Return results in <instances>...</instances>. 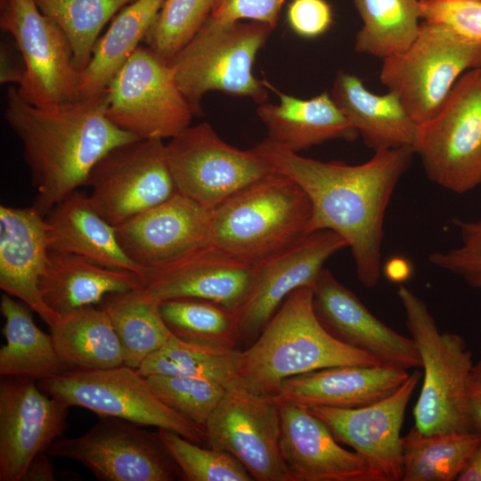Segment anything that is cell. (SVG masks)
I'll use <instances>...</instances> for the list:
<instances>
[{"mask_svg":"<svg viewBox=\"0 0 481 481\" xmlns=\"http://www.w3.org/2000/svg\"><path fill=\"white\" fill-rule=\"evenodd\" d=\"M1 313L6 343L0 349L1 377H21L40 381L68 371L52 338L35 323L30 308L4 293Z\"/></svg>","mask_w":481,"mask_h":481,"instance_id":"obj_30","label":"cell"},{"mask_svg":"<svg viewBox=\"0 0 481 481\" xmlns=\"http://www.w3.org/2000/svg\"><path fill=\"white\" fill-rule=\"evenodd\" d=\"M166 150L177 192L209 210L274 172L253 149L228 144L208 122L187 126Z\"/></svg>","mask_w":481,"mask_h":481,"instance_id":"obj_11","label":"cell"},{"mask_svg":"<svg viewBox=\"0 0 481 481\" xmlns=\"http://www.w3.org/2000/svg\"><path fill=\"white\" fill-rule=\"evenodd\" d=\"M420 9L421 20L444 24L481 42V0H420Z\"/></svg>","mask_w":481,"mask_h":481,"instance_id":"obj_42","label":"cell"},{"mask_svg":"<svg viewBox=\"0 0 481 481\" xmlns=\"http://www.w3.org/2000/svg\"><path fill=\"white\" fill-rule=\"evenodd\" d=\"M159 436L187 481H252L245 467L229 452L200 444L173 431L159 428Z\"/></svg>","mask_w":481,"mask_h":481,"instance_id":"obj_38","label":"cell"},{"mask_svg":"<svg viewBox=\"0 0 481 481\" xmlns=\"http://www.w3.org/2000/svg\"><path fill=\"white\" fill-rule=\"evenodd\" d=\"M210 210L177 193L116 227L126 255L143 269L209 245Z\"/></svg>","mask_w":481,"mask_h":481,"instance_id":"obj_22","label":"cell"},{"mask_svg":"<svg viewBox=\"0 0 481 481\" xmlns=\"http://www.w3.org/2000/svg\"><path fill=\"white\" fill-rule=\"evenodd\" d=\"M311 218L304 190L273 172L210 210L209 245L256 265L310 233Z\"/></svg>","mask_w":481,"mask_h":481,"instance_id":"obj_4","label":"cell"},{"mask_svg":"<svg viewBox=\"0 0 481 481\" xmlns=\"http://www.w3.org/2000/svg\"><path fill=\"white\" fill-rule=\"evenodd\" d=\"M0 10V27L12 36L25 64L20 94L37 107L78 99L80 70L60 27L35 0H1Z\"/></svg>","mask_w":481,"mask_h":481,"instance_id":"obj_14","label":"cell"},{"mask_svg":"<svg viewBox=\"0 0 481 481\" xmlns=\"http://www.w3.org/2000/svg\"><path fill=\"white\" fill-rule=\"evenodd\" d=\"M313 307L324 329L340 342L373 356L380 364L421 367L414 340L375 317L358 297L322 268L313 286Z\"/></svg>","mask_w":481,"mask_h":481,"instance_id":"obj_19","label":"cell"},{"mask_svg":"<svg viewBox=\"0 0 481 481\" xmlns=\"http://www.w3.org/2000/svg\"><path fill=\"white\" fill-rule=\"evenodd\" d=\"M142 427L118 418L100 417L86 433L57 439L47 452L82 464L102 481L183 479L159 433Z\"/></svg>","mask_w":481,"mask_h":481,"instance_id":"obj_12","label":"cell"},{"mask_svg":"<svg viewBox=\"0 0 481 481\" xmlns=\"http://www.w3.org/2000/svg\"><path fill=\"white\" fill-rule=\"evenodd\" d=\"M37 384L45 394L69 407H82L100 417L118 418L143 427L167 429L198 444L207 441L204 428L161 402L147 378L127 365L68 370Z\"/></svg>","mask_w":481,"mask_h":481,"instance_id":"obj_9","label":"cell"},{"mask_svg":"<svg viewBox=\"0 0 481 481\" xmlns=\"http://www.w3.org/2000/svg\"><path fill=\"white\" fill-rule=\"evenodd\" d=\"M264 83L279 96L277 104L264 102L257 108L270 143L298 153L327 141L353 142L359 137L330 93L299 99Z\"/></svg>","mask_w":481,"mask_h":481,"instance_id":"obj_25","label":"cell"},{"mask_svg":"<svg viewBox=\"0 0 481 481\" xmlns=\"http://www.w3.org/2000/svg\"><path fill=\"white\" fill-rule=\"evenodd\" d=\"M469 413L472 429L481 432V386L472 382L469 392Z\"/></svg>","mask_w":481,"mask_h":481,"instance_id":"obj_47","label":"cell"},{"mask_svg":"<svg viewBox=\"0 0 481 481\" xmlns=\"http://www.w3.org/2000/svg\"><path fill=\"white\" fill-rule=\"evenodd\" d=\"M477 68H481V42L444 24L421 20L410 46L383 59L379 80L420 125L442 109L461 76Z\"/></svg>","mask_w":481,"mask_h":481,"instance_id":"obj_7","label":"cell"},{"mask_svg":"<svg viewBox=\"0 0 481 481\" xmlns=\"http://www.w3.org/2000/svg\"><path fill=\"white\" fill-rule=\"evenodd\" d=\"M215 0H165L145 41L168 62L210 16Z\"/></svg>","mask_w":481,"mask_h":481,"instance_id":"obj_39","label":"cell"},{"mask_svg":"<svg viewBox=\"0 0 481 481\" xmlns=\"http://www.w3.org/2000/svg\"><path fill=\"white\" fill-rule=\"evenodd\" d=\"M363 25L354 48L380 59L406 50L420 26V0H353Z\"/></svg>","mask_w":481,"mask_h":481,"instance_id":"obj_34","label":"cell"},{"mask_svg":"<svg viewBox=\"0 0 481 481\" xmlns=\"http://www.w3.org/2000/svg\"><path fill=\"white\" fill-rule=\"evenodd\" d=\"M240 352L237 348L187 342L172 335L137 371L143 377L152 374L199 377L232 389L239 387Z\"/></svg>","mask_w":481,"mask_h":481,"instance_id":"obj_35","label":"cell"},{"mask_svg":"<svg viewBox=\"0 0 481 481\" xmlns=\"http://www.w3.org/2000/svg\"><path fill=\"white\" fill-rule=\"evenodd\" d=\"M209 447L236 458L257 481H292L281 452V413L272 396L227 389L209 416Z\"/></svg>","mask_w":481,"mask_h":481,"instance_id":"obj_15","label":"cell"},{"mask_svg":"<svg viewBox=\"0 0 481 481\" xmlns=\"http://www.w3.org/2000/svg\"><path fill=\"white\" fill-rule=\"evenodd\" d=\"M106 90L52 107L27 102L11 86L4 119L20 139L32 184V207L43 216L86 185L94 165L113 148L139 139L108 118Z\"/></svg>","mask_w":481,"mask_h":481,"instance_id":"obj_2","label":"cell"},{"mask_svg":"<svg viewBox=\"0 0 481 481\" xmlns=\"http://www.w3.org/2000/svg\"><path fill=\"white\" fill-rule=\"evenodd\" d=\"M106 92L109 119L141 139H171L195 116L169 62L149 46L133 53Z\"/></svg>","mask_w":481,"mask_h":481,"instance_id":"obj_10","label":"cell"},{"mask_svg":"<svg viewBox=\"0 0 481 481\" xmlns=\"http://www.w3.org/2000/svg\"><path fill=\"white\" fill-rule=\"evenodd\" d=\"M100 304L119 339L125 365L138 369L173 335L160 314V301L142 287L110 293Z\"/></svg>","mask_w":481,"mask_h":481,"instance_id":"obj_32","label":"cell"},{"mask_svg":"<svg viewBox=\"0 0 481 481\" xmlns=\"http://www.w3.org/2000/svg\"><path fill=\"white\" fill-rule=\"evenodd\" d=\"M456 481H481V444L470 456Z\"/></svg>","mask_w":481,"mask_h":481,"instance_id":"obj_48","label":"cell"},{"mask_svg":"<svg viewBox=\"0 0 481 481\" xmlns=\"http://www.w3.org/2000/svg\"><path fill=\"white\" fill-rule=\"evenodd\" d=\"M413 150L444 189L465 193L481 184V68L462 74L437 114L418 125Z\"/></svg>","mask_w":481,"mask_h":481,"instance_id":"obj_8","label":"cell"},{"mask_svg":"<svg viewBox=\"0 0 481 481\" xmlns=\"http://www.w3.org/2000/svg\"><path fill=\"white\" fill-rule=\"evenodd\" d=\"M273 29L257 21H224L211 16L169 61L194 115L202 114L205 94L218 91L266 102L267 87L253 73L258 52Z\"/></svg>","mask_w":481,"mask_h":481,"instance_id":"obj_6","label":"cell"},{"mask_svg":"<svg viewBox=\"0 0 481 481\" xmlns=\"http://www.w3.org/2000/svg\"><path fill=\"white\" fill-rule=\"evenodd\" d=\"M69 405L21 377L0 380V481H23L34 457L68 428Z\"/></svg>","mask_w":481,"mask_h":481,"instance_id":"obj_16","label":"cell"},{"mask_svg":"<svg viewBox=\"0 0 481 481\" xmlns=\"http://www.w3.org/2000/svg\"><path fill=\"white\" fill-rule=\"evenodd\" d=\"M286 19L298 37L316 38L325 34L333 23V12L327 0H291Z\"/></svg>","mask_w":481,"mask_h":481,"instance_id":"obj_43","label":"cell"},{"mask_svg":"<svg viewBox=\"0 0 481 481\" xmlns=\"http://www.w3.org/2000/svg\"><path fill=\"white\" fill-rule=\"evenodd\" d=\"M409 375L390 365L328 367L282 380L273 398L306 408H357L389 395Z\"/></svg>","mask_w":481,"mask_h":481,"instance_id":"obj_24","label":"cell"},{"mask_svg":"<svg viewBox=\"0 0 481 481\" xmlns=\"http://www.w3.org/2000/svg\"><path fill=\"white\" fill-rule=\"evenodd\" d=\"M25 76V64L23 60L19 61L14 55L12 47L2 43L0 47V81L2 84L22 82Z\"/></svg>","mask_w":481,"mask_h":481,"instance_id":"obj_45","label":"cell"},{"mask_svg":"<svg viewBox=\"0 0 481 481\" xmlns=\"http://www.w3.org/2000/svg\"><path fill=\"white\" fill-rule=\"evenodd\" d=\"M145 378L161 402L204 428L227 390L199 377L152 374Z\"/></svg>","mask_w":481,"mask_h":481,"instance_id":"obj_40","label":"cell"},{"mask_svg":"<svg viewBox=\"0 0 481 481\" xmlns=\"http://www.w3.org/2000/svg\"><path fill=\"white\" fill-rule=\"evenodd\" d=\"M49 256L45 216L33 207H0V288L19 298L49 326L60 315L44 302L39 289Z\"/></svg>","mask_w":481,"mask_h":481,"instance_id":"obj_23","label":"cell"},{"mask_svg":"<svg viewBox=\"0 0 481 481\" xmlns=\"http://www.w3.org/2000/svg\"><path fill=\"white\" fill-rule=\"evenodd\" d=\"M286 0H215L210 16L224 21L250 20L276 27Z\"/></svg>","mask_w":481,"mask_h":481,"instance_id":"obj_44","label":"cell"},{"mask_svg":"<svg viewBox=\"0 0 481 481\" xmlns=\"http://www.w3.org/2000/svg\"><path fill=\"white\" fill-rule=\"evenodd\" d=\"M460 241L454 248L434 252L433 265L461 278L472 288L481 289V218L453 219Z\"/></svg>","mask_w":481,"mask_h":481,"instance_id":"obj_41","label":"cell"},{"mask_svg":"<svg viewBox=\"0 0 481 481\" xmlns=\"http://www.w3.org/2000/svg\"><path fill=\"white\" fill-rule=\"evenodd\" d=\"M344 248L347 244L338 234L318 230L256 264L249 295L237 309L241 341L255 340L285 298L313 285L324 263Z\"/></svg>","mask_w":481,"mask_h":481,"instance_id":"obj_18","label":"cell"},{"mask_svg":"<svg viewBox=\"0 0 481 481\" xmlns=\"http://www.w3.org/2000/svg\"><path fill=\"white\" fill-rule=\"evenodd\" d=\"M272 169L295 181L312 207L310 232L330 230L345 240L357 278L374 288L381 273L384 218L392 194L415 155L411 146L379 150L348 165L298 155L265 139L252 148Z\"/></svg>","mask_w":481,"mask_h":481,"instance_id":"obj_1","label":"cell"},{"mask_svg":"<svg viewBox=\"0 0 481 481\" xmlns=\"http://www.w3.org/2000/svg\"><path fill=\"white\" fill-rule=\"evenodd\" d=\"M422 374L414 370L392 394L365 406L308 409L327 425L338 443L363 456L382 481H402L401 429L405 410Z\"/></svg>","mask_w":481,"mask_h":481,"instance_id":"obj_17","label":"cell"},{"mask_svg":"<svg viewBox=\"0 0 481 481\" xmlns=\"http://www.w3.org/2000/svg\"><path fill=\"white\" fill-rule=\"evenodd\" d=\"M142 287L135 273L102 266L71 253L49 251L46 268L39 281L45 304L61 316L94 306L110 293Z\"/></svg>","mask_w":481,"mask_h":481,"instance_id":"obj_28","label":"cell"},{"mask_svg":"<svg viewBox=\"0 0 481 481\" xmlns=\"http://www.w3.org/2000/svg\"><path fill=\"white\" fill-rule=\"evenodd\" d=\"M330 95L368 148H413L418 124L394 93L374 94L359 77L339 70Z\"/></svg>","mask_w":481,"mask_h":481,"instance_id":"obj_27","label":"cell"},{"mask_svg":"<svg viewBox=\"0 0 481 481\" xmlns=\"http://www.w3.org/2000/svg\"><path fill=\"white\" fill-rule=\"evenodd\" d=\"M481 444V432L422 434L411 428L402 437V481H453Z\"/></svg>","mask_w":481,"mask_h":481,"instance_id":"obj_33","label":"cell"},{"mask_svg":"<svg viewBox=\"0 0 481 481\" xmlns=\"http://www.w3.org/2000/svg\"><path fill=\"white\" fill-rule=\"evenodd\" d=\"M386 274L389 280L400 282L407 278L409 268L403 261H392L387 265Z\"/></svg>","mask_w":481,"mask_h":481,"instance_id":"obj_49","label":"cell"},{"mask_svg":"<svg viewBox=\"0 0 481 481\" xmlns=\"http://www.w3.org/2000/svg\"><path fill=\"white\" fill-rule=\"evenodd\" d=\"M254 277L255 265L208 245L173 262L145 269L141 281L144 291L160 302L197 298L237 310L249 295Z\"/></svg>","mask_w":481,"mask_h":481,"instance_id":"obj_20","label":"cell"},{"mask_svg":"<svg viewBox=\"0 0 481 481\" xmlns=\"http://www.w3.org/2000/svg\"><path fill=\"white\" fill-rule=\"evenodd\" d=\"M50 329L55 349L69 370L124 364L119 339L101 307L87 306L61 315Z\"/></svg>","mask_w":481,"mask_h":481,"instance_id":"obj_31","label":"cell"},{"mask_svg":"<svg viewBox=\"0 0 481 481\" xmlns=\"http://www.w3.org/2000/svg\"><path fill=\"white\" fill-rule=\"evenodd\" d=\"M277 402L281 452L292 481H382L363 456L340 446L308 408Z\"/></svg>","mask_w":481,"mask_h":481,"instance_id":"obj_21","label":"cell"},{"mask_svg":"<svg viewBox=\"0 0 481 481\" xmlns=\"http://www.w3.org/2000/svg\"><path fill=\"white\" fill-rule=\"evenodd\" d=\"M397 296L423 368L414 405V427L422 434L474 431L469 413L472 354L464 338L441 332L425 302L405 286Z\"/></svg>","mask_w":481,"mask_h":481,"instance_id":"obj_5","label":"cell"},{"mask_svg":"<svg viewBox=\"0 0 481 481\" xmlns=\"http://www.w3.org/2000/svg\"><path fill=\"white\" fill-rule=\"evenodd\" d=\"M135 0H35L67 37L80 72L88 64L102 28Z\"/></svg>","mask_w":481,"mask_h":481,"instance_id":"obj_37","label":"cell"},{"mask_svg":"<svg viewBox=\"0 0 481 481\" xmlns=\"http://www.w3.org/2000/svg\"><path fill=\"white\" fill-rule=\"evenodd\" d=\"M471 382L481 386V359L473 365L471 371Z\"/></svg>","mask_w":481,"mask_h":481,"instance_id":"obj_50","label":"cell"},{"mask_svg":"<svg viewBox=\"0 0 481 481\" xmlns=\"http://www.w3.org/2000/svg\"><path fill=\"white\" fill-rule=\"evenodd\" d=\"M56 470L47 452L37 454L31 461L23 481H54Z\"/></svg>","mask_w":481,"mask_h":481,"instance_id":"obj_46","label":"cell"},{"mask_svg":"<svg viewBox=\"0 0 481 481\" xmlns=\"http://www.w3.org/2000/svg\"><path fill=\"white\" fill-rule=\"evenodd\" d=\"M159 309L171 333L182 340L229 348L241 341L235 309L197 298L164 300Z\"/></svg>","mask_w":481,"mask_h":481,"instance_id":"obj_36","label":"cell"},{"mask_svg":"<svg viewBox=\"0 0 481 481\" xmlns=\"http://www.w3.org/2000/svg\"><path fill=\"white\" fill-rule=\"evenodd\" d=\"M86 185L94 208L117 227L179 193L162 139H136L106 153Z\"/></svg>","mask_w":481,"mask_h":481,"instance_id":"obj_13","label":"cell"},{"mask_svg":"<svg viewBox=\"0 0 481 481\" xmlns=\"http://www.w3.org/2000/svg\"><path fill=\"white\" fill-rule=\"evenodd\" d=\"M165 0H135L121 9L96 41L91 59L80 72L79 98L103 92L145 39Z\"/></svg>","mask_w":481,"mask_h":481,"instance_id":"obj_29","label":"cell"},{"mask_svg":"<svg viewBox=\"0 0 481 481\" xmlns=\"http://www.w3.org/2000/svg\"><path fill=\"white\" fill-rule=\"evenodd\" d=\"M313 285L291 292L239 360V387L275 396L282 380L340 365L380 364L330 335L313 307ZM382 365V364H380Z\"/></svg>","mask_w":481,"mask_h":481,"instance_id":"obj_3","label":"cell"},{"mask_svg":"<svg viewBox=\"0 0 481 481\" xmlns=\"http://www.w3.org/2000/svg\"><path fill=\"white\" fill-rule=\"evenodd\" d=\"M45 219L49 251L76 254L105 267L143 274L144 269L123 250L116 227L99 214L84 193L76 191L69 194Z\"/></svg>","mask_w":481,"mask_h":481,"instance_id":"obj_26","label":"cell"}]
</instances>
